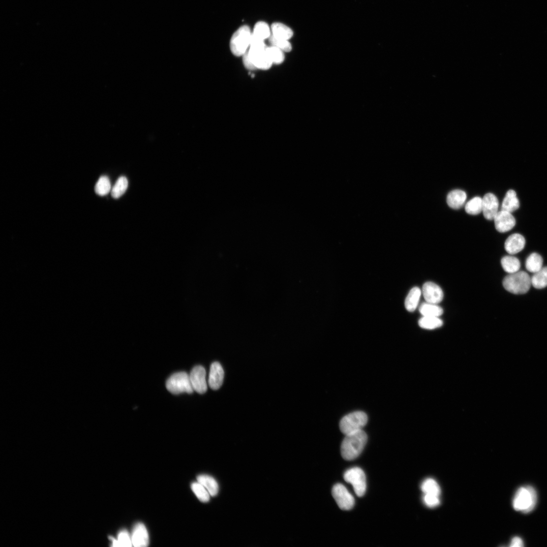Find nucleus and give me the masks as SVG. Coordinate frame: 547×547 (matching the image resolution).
Instances as JSON below:
<instances>
[{"instance_id": "nucleus-1", "label": "nucleus", "mask_w": 547, "mask_h": 547, "mask_svg": "<svg viewBox=\"0 0 547 547\" xmlns=\"http://www.w3.org/2000/svg\"><path fill=\"white\" fill-rule=\"evenodd\" d=\"M367 441V436L363 430L346 435L342 442L341 454L347 460L356 459L363 451Z\"/></svg>"}, {"instance_id": "nucleus-2", "label": "nucleus", "mask_w": 547, "mask_h": 547, "mask_svg": "<svg viewBox=\"0 0 547 547\" xmlns=\"http://www.w3.org/2000/svg\"><path fill=\"white\" fill-rule=\"evenodd\" d=\"M503 286L508 292L516 294L527 293L532 285L531 277L524 271L510 274L503 280Z\"/></svg>"}, {"instance_id": "nucleus-3", "label": "nucleus", "mask_w": 547, "mask_h": 547, "mask_svg": "<svg viewBox=\"0 0 547 547\" xmlns=\"http://www.w3.org/2000/svg\"><path fill=\"white\" fill-rule=\"evenodd\" d=\"M537 503V493L531 486L521 487L517 491L513 501V506L516 511L524 514L532 511Z\"/></svg>"}, {"instance_id": "nucleus-4", "label": "nucleus", "mask_w": 547, "mask_h": 547, "mask_svg": "<svg viewBox=\"0 0 547 547\" xmlns=\"http://www.w3.org/2000/svg\"><path fill=\"white\" fill-rule=\"evenodd\" d=\"M251 37L252 33L248 26H244L238 29L233 34L230 41L232 54L236 57H243L250 47Z\"/></svg>"}, {"instance_id": "nucleus-5", "label": "nucleus", "mask_w": 547, "mask_h": 547, "mask_svg": "<svg viewBox=\"0 0 547 547\" xmlns=\"http://www.w3.org/2000/svg\"><path fill=\"white\" fill-rule=\"evenodd\" d=\"M368 417L366 414L361 411L349 414L342 419L339 423L340 430L345 435L362 430L366 425Z\"/></svg>"}, {"instance_id": "nucleus-6", "label": "nucleus", "mask_w": 547, "mask_h": 547, "mask_svg": "<svg viewBox=\"0 0 547 547\" xmlns=\"http://www.w3.org/2000/svg\"><path fill=\"white\" fill-rule=\"evenodd\" d=\"M166 386L167 390L174 395L184 393L191 394L194 392L190 375L185 372L173 374L167 381Z\"/></svg>"}, {"instance_id": "nucleus-7", "label": "nucleus", "mask_w": 547, "mask_h": 547, "mask_svg": "<svg viewBox=\"0 0 547 547\" xmlns=\"http://www.w3.org/2000/svg\"><path fill=\"white\" fill-rule=\"evenodd\" d=\"M344 478L347 483L352 485L358 497L364 496L366 490V479L361 468L354 467L348 470L344 475Z\"/></svg>"}, {"instance_id": "nucleus-8", "label": "nucleus", "mask_w": 547, "mask_h": 547, "mask_svg": "<svg viewBox=\"0 0 547 547\" xmlns=\"http://www.w3.org/2000/svg\"><path fill=\"white\" fill-rule=\"evenodd\" d=\"M332 494L341 510H350L354 506L355 500L353 495L343 485H335L333 488Z\"/></svg>"}, {"instance_id": "nucleus-9", "label": "nucleus", "mask_w": 547, "mask_h": 547, "mask_svg": "<svg viewBox=\"0 0 547 547\" xmlns=\"http://www.w3.org/2000/svg\"><path fill=\"white\" fill-rule=\"evenodd\" d=\"M206 371L202 366H196L192 370L190 378L194 391L204 394L208 391Z\"/></svg>"}, {"instance_id": "nucleus-10", "label": "nucleus", "mask_w": 547, "mask_h": 547, "mask_svg": "<svg viewBox=\"0 0 547 547\" xmlns=\"http://www.w3.org/2000/svg\"><path fill=\"white\" fill-rule=\"evenodd\" d=\"M495 229L500 233H506L511 230L516 225L515 217L511 213L499 211L494 218Z\"/></svg>"}, {"instance_id": "nucleus-11", "label": "nucleus", "mask_w": 547, "mask_h": 547, "mask_svg": "<svg viewBox=\"0 0 547 547\" xmlns=\"http://www.w3.org/2000/svg\"><path fill=\"white\" fill-rule=\"evenodd\" d=\"M422 292L425 302L437 304L443 300L442 290L433 282L425 283L423 286Z\"/></svg>"}, {"instance_id": "nucleus-12", "label": "nucleus", "mask_w": 547, "mask_h": 547, "mask_svg": "<svg viewBox=\"0 0 547 547\" xmlns=\"http://www.w3.org/2000/svg\"><path fill=\"white\" fill-rule=\"evenodd\" d=\"M499 202L493 194L487 193L483 198V213L485 217L489 220H493L499 211Z\"/></svg>"}, {"instance_id": "nucleus-13", "label": "nucleus", "mask_w": 547, "mask_h": 547, "mask_svg": "<svg viewBox=\"0 0 547 547\" xmlns=\"http://www.w3.org/2000/svg\"><path fill=\"white\" fill-rule=\"evenodd\" d=\"M131 541L135 547H147L149 544V537L147 528L142 523H138L133 527Z\"/></svg>"}, {"instance_id": "nucleus-14", "label": "nucleus", "mask_w": 547, "mask_h": 547, "mask_svg": "<svg viewBox=\"0 0 547 547\" xmlns=\"http://www.w3.org/2000/svg\"><path fill=\"white\" fill-rule=\"evenodd\" d=\"M224 379V371L220 364L215 362L211 367L209 385L213 390L219 389L223 385Z\"/></svg>"}, {"instance_id": "nucleus-15", "label": "nucleus", "mask_w": 547, "mask_h": 547, "mask_svg": "<svg viewBox=\"0 0 547 547\" xmlns=\"http://www.w3.org/2000/svg\"><path fill=\"white\" fill-rule=\"evenodd\" d=\"M524 237L519 234L510 236L505 242V248L511 255H514L521 251L525 245Z\"/></svg>"}, {"instance_id": "nucleus-16", "label": "nucleus", "mask_w": 547, "mask_h": 547, "mask_svg": "<svg viewBox=\"0 0 547 547\" xmlns=\"http://www.w3.org/2000/svg\"><path fill=\"white\" fill-rule=\"evenodd\" d=\"M466 199L467 194L465 192L455 190L449 193L447 201L450 208L454 210H459L464 206Z\"/></svg>"}, {"instance_id": "nucleus-17", "label": "nucleus", "mask_w": 547, "mask_h": 547, "mask_svg": "<svg viewBox=\"0 0 547 547\" xmlns=\"http://www.w3.org/2000/svg\"><path fill=\"white\" fill-rule=\"evenodd\" d=\"M519 206L516 192L513 190H509L503 201L501 210L512 213L517 210Z\"/></svg>"}, {"instance_id": "nucleus-18", "label": "nucleus", "mask_w": 547, "mask_h": 547, "mask_svg": "<svg viewBox=\"0 0 547 547\" xmlns=\"http://www.w3.org/2000/svg\"><path fill=\"white\" fill-rule=\"evenodd\" d=\"M422 294V290L418 287L410 290L405 301V308L408 312H413L416 310Z\"/></svg>"}, {"instance_id": "nucleus-19", "label": "nucleus", "mask_w": 547, "mask_h": 547, "mask_svg": "<svg viewBox=\"0 0 547 547\" xmlns=\"http://www.w3.org/2000/svg\"><path fill=\"white\" fill-rule=\"evenodd\" d=\"M272 35L277 38L289 40L294 35L293 31L289 27L279 23H274L271 27Z\"/></svg>"}, {"instance_id": "nucleus-20", "label": "nucleus", "mask_w": 547, "mask_h": 547, "mask_svg": "<svg viewBox=\"0 0 547 547\" xmlns=\"http://www.w3.org/2000/svg\"><path fill=\"white\" fill-rule=\"evenodd\" d=\"M197 482L203 486L209 492L212 497H214L218 492V485L215 479L208 475H200L197 477Z\"/></svg>"}, {"instance_id": "nucleus-21", "label": "nucleus", "mask_w": 547, "mask_h": 547, "mask_svg": "<svg viewBox=\"0 0 547 547\" xmlns=\"http://www.w3.org/2000/svg\"><path fill=\"white\" fill-rule=\"evenodd\" d=\"M419 311L423 316L437 317L441 316L443 310L441 307L437 304L425 302L422 303L419 307Z\"/></svg>"}, {"instance_id": "nucleus-22", "label": "nucleus", "mask_w": 547, "mask_h": 547, "mask_svg": "<svg viewBox=\"0 0 547 547\" xmlns=\"http://www.w3.org/2000/svg\"><path fill=\"white\" fill-rule=\"evenodd\" d=\"M543 259L537 253H533L528 256L525 262L526 270L531 273H535L543 268Z\"/></svg>"}, {"instance_id": "nucleus-23", "label": "nucleus", "mask_w": 547, "mask_h": 547, "mask_svg": "<svg viewBox=\"0 0 547 547\" xmlns=\"http://www.w3.org/2000/svg\"><path fill=\"white\" fill-rule=\"evenodd\" d=\"M501 265L504 270L509 274L519 271L521 266L519 260L511 255L504 256L501 260Z\"/></svg>"}, {"instance_id": "nucleus-24", "label": "nucleus", "mask_w": 547, "mask_h": 547, "mask_svg": "<svg viewBox=\"0 0 547 547\" xmlns=\"http://www.w3.org/2000/svg\"><path fill=\"white\" fill-rule=\"evenodd\" d=\"M271 30L268 25L263 22H260L254 26L252 37L255 39L264 41L271 36Z\"/></svg>"}, {"instance_id": "nucleus-25", "label": "nucleus", "mask_w": 547, "mask_h": 547, "mask_svg": "<svg viewBox=\"0 0 547 547\" xmlns=\"http://www.w3.org/2000/svg\"><path fill=\"white\" fill-rule=\"evenodd\" d=\"M419 325L422 329L432 330L442 327L443 321L437 317L423 316L419 320Z\"/></svg>"}, {"instance_id": "nucleus-26", "label": "nucleus", "mask_w": 547, "mask_h": 547, "mask_svg": "<svg viewBox=\"0 0 547 547\" xmlns=\"http://www.w3.org/2000/svg\"><path fill=\"white\" fill-rule=\"evenodd\" d=\"M532 285L537 289H543L547 286V267H543L534 273L531 278Z\"/></svg>"}, {"instance_id": "nucleus-27", "label": "nucleus", "mask_w": 547, "mask_h": 547, "mask_svg": "<svg viewBox=\"0 0 547 547\" xmlns=\"http://www.w3.org/2000/svg\"><path fill=\"white\" fill-rule=\"evenodd\" d=\"M466 212L470 215H475L483 212V198L475 197L468 201L465 205Z\"/></svg>"}, {"instance_id": "nucleus-28", "label": "nucleus", "mask_w": 547, "mask_h": 547, "mask_svg": "<svg viewBox=\"0 0 547 547\" xmlns=\"http://www.w3.org/2000/svg\"><path fill=\"white\" fill-rule=\"evenodd\" d=\"M128 182L125 177H121L117 181L111 190V195L115 199L122 197L126 192Z\"/></svg>"}, {"instance_id": "nucleus-29", "label": "nucleus", "mask_w": 547, "mask_h": 547, "mask_svg": "<svg viewBox=\"0 0 547 547\" xmlns=\"http://www.w3.org/2000/svg\"><path fill=\"white\" fill-rule=\"evenodd\" d=\"M111 191V184L109 178L102 176L98 180L95 186V193L101 196L108 194Z\"/></svg>"}, {"instance_id": "nucleus-30", "label": "nucleus", "mask_w": 547, "mask_h": 547, "mask_svg": "<svg viewBox=\"0 0 547 547\" xmlns=\"http://www.w3.org/2000/svg\"><path fill=\"white\" fill-rule=\"evenodd\" d=\"M110 539L112 542L113 547H131L132 545L131 537L126 530H122L120 532L117 539L113 537Z\"/></svg>"}, {"instance_id": "nucleus-31", "label": "nucleus", "mask_w": 547, "mask_h": 547, "mask_svg": "<svg viewBox=\"0 0 547 547\" xmlns=\"http://www.w3.org/2000/svg\"><path fill=\"white\" fill-rule=\"evenodd\" d=\"M267 52L273 64H279L284 61L283 51L274 46L267 47Z\"/></svg>"}, {"instance_id": "nucleus-32", "label": "nucleus", "mask_w": 547, "mask_h": 547, "mask_svg": "<svg viewBox=\"0 0 547 547\" xmlns=\"http://www.w3.org/2000/svg\"><path fill=\"white\" fill-rule=\"evenodd\" d=\"M191 488L198 499L202 502H208L210 500V494L208 490L201 484L194 483Z\"/></svg>"}, {"instance_id": "nucleus-33", "label": "nucleus", "mask_w": 547, "mask_h": 547, "mask_svg": "<svg viewBox=\"0 0 547 547\" xmlns=\"http://www.w3.org/2000/svg\"><path fill=\"white\" fill-rule=\"evenodd\" d=\"M422 490L425 494H432L438 495L440 494V488L437 482L433 479H426L422 485Z\"/></svg>"}, {"instance_id": "nucleus-34", "label": "nucleus", "mask_w": 547, "mask_h": 547, "mask_svg": "<svg viewBox=\"0 0 547 547\" xmlns=\"http://www.w3.org/2000/svg\"><path fill=\"white\" fill-rule=\"evenodd\" d=\"M269 39V42L272 46H275L281 50L283 52H290L292 49L291 44L289 43L288 40H283L277 38L272 35H271Z\"/></svg>"}, {"instance_id": "nucleus-35", "label": "nucleus", "mask_w": 547, "mask_h": 547, "mask_svg": "<svg viewBox=\"0 0 547 547\" xmlns=\"http://www.w3.org/2000/svg\"><path fill=\"white\" fill-rule=\"evenodd\" d=\"M423 500L425 505L429 507H435L440 504L438 495L435 494H425Z\"/></svg>"}, {"instance_id": "nucleus-36", "label": "nucleus", "mask_w": 547, "mask_h": 547, "mask_svg": "<svg viewBox=\"0 0 547 547\" xmlns=\"http://www.w3.org/2000/svg\"><path fill=\"white\" fill-rule=\"evenodd\" d=\"M243 61L244 66L248 70H255V68L250 61L247 52L243 56Z\"/></svg>"}, {"instance_id": "nucleus-37", "label": "nucleus", "mask_w": 547, "mask_h": 547, "mask_svg": "<svg viewBox=\"0 0 547 547\" xmlns=\"http://www.w3.org/2000/svg\"><path fill=\"white\" fill-rule=\"evenodd\" d=\"M523 546V542L519 537H515L511 542L510 547H522Z\"/></svg>"}]
</instances>
